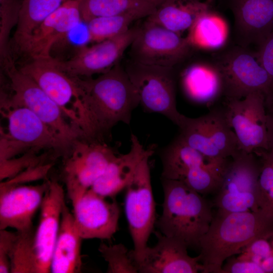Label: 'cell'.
I'll return each mask as SVG.
<instances>
[{"label": "cell", "mask_w": 273, "mask_h": 273, "mask_svg": "<svg viewBox=\"0 0 273 273\" xmlns=\"http://www.w3.org/2000/svg\"><path fill=\"white\" fill-rule=\"evenodd\" d=\"M131 146L126 154L116 155L89 189L104 197H112L131 180L136 168L149 148L145 149L138 137L131 134Z\"/></svg>", "instance_id": "23"}, {"label": "cell", "mask_w": 273, "mask_h": 273, "mask_svg": "<svg viewBox=\"0 0 273 273\" xmlns=\"http://www.w3.org/2000/svg\"><path fill=\"white\" fill-rule=\"evenodd\" d=\"M161 160L162 179L178 180L188 185L207 169L228 159L207 158L178 136L164 149Z\"/></svg>", "instance_id": "22"}, {"label": "cell", "mask_w": 273, "mask_h": 273, "mask_svg": "<svg viewBox=\"0 0 273 273\" xmlns=\"http://www.w3.org/2000/svg\"><path fill=\"white\" fill-rule=\"evenodd\" d=\"M222 109L239 149L251 153L268 150L265 96L255 92L241 99H225Z\"/></svg>", "instance_id": "12"}, {"label": "cell", "mask_w": 273, "mask_h": 273, "mask_svg": "<svg viewBox=\"0 0 273 273\" xmlns=\"http://www.w3.org/2000/svg\"><path fill=\"white\" fill-rule=\"evenodd\" d=\"M124 68L144 110L161 114L180 127L186 116L176 108L173 67L132 60Z\"/></svg>", "instance_id": "8"}, {"label": "cell", "mask_w": 273, "mask_h": 273, "mask_svg": "<svg viewBox=\"0 0 273 273\" xmlns=\"http://www.w3.org/2000/svg\"><path fill=\"white\" fill-rule=\"evenodd\" d=\"M179 128L178 136L209 159L227 160L241 150L222 108L212 110L198 118L186 117Z\"/></svg>", "instance_id": "11"}, {"label": "cell", "mask_w": 273, "mask_h": 273, "mask_svg": "<svg viewBox=\"0 0 273 273\" xmlns=\"http://www.w3.org/2000/svg\"><path fill=\"white\" fill-rule=\"evenodd\" d=\"M154 3L157 7L161 4L164 0H150Z\"/></svg>", "instance_id": "41"}, {"label": "cell", "mask_w": 273, "mask_h": 273, "mask_svg": "<svg viewBox=\"0 0 273 273\" xmlns=\"http://www.w3.org/2000/svg\"><path fill=\"white\" fill-rule=\"evenodd\" d=\"M82 238L75 227L74 219L66 203L61 215L60 230L54 246L50 272L77 273L82 266Z\"/></svg>", "instance_id": "24"}, {"label": "cell", "mask_w": 273, "mask_h": 273, "mask_svg": "<svg viewBox=\"0 0 273 273\" xmlns=\"http://www.w3.org/2000/svg\"><path fill=\"white\" fill-rule=\"evenodd\" d=\"M225 21L217 14L204 12L188 30L186 38L192 47L215 50L221 48L228 36Z\"/></svg>", "instance_id": "27"}, {"label": "cell", "mask_w": 273, "mask_h": 273, "mask_svg": "<svg viewBox=\"0 0 273 273\" xmlns=\"http://www.w3.org/2000/svg\"><path fill=\"white\" fill-rule=\"evenodd\" d=\"M68 0H23L13 40L18 49L47 17Z\"/></svg>", "instance_id": "29"}, {"label": "cell", "mask_w": 273, "mask_h": 273, "mask_svg": "<svg viewBox=\"0 0 273 273\" xmlns=\"http://www.w3.org/2000/svg\"><path fill=\"white\" fill-rule=\"evenodd\" d=\"M22 1L0 0V62L2 69L14 62L10 36L19 22Z\"/></svg>", "instance_id": "31"}, {"label": "cell", "mask_w": 273, "mask_h": 273, "mask_svg": "<svg viewBox=\"0 0 273 273\" xmlns=\"http://www.w3.org/2000/svg\"><path fill=\"white\" fill-rule=\"evenodd\" d=\"M91 42L87 23L82 21L58 40L52 47L51 52L55 49L57 53L67 50L75 51L76 53Z\"/></svg>", "instance_id": "35"}, {"label": "cell", "mask_w": 273, "mask_h": 273, "mask_svg": "<svg viewBox=\"0 0 273 273\" xmlns=\"http://www.w3.org/2000/svg\"><path fill=\"white\" fill-rule=\"evenodd\" d=\"M184 93L191 101L211 106L223 95L221 75L214 65L194 64L181 75Z\"/></svg>", "instance_id": "25"}, {"label": "cell", "mask_w": 273, "mask_h": 273, "mask_svg": "<svg viewBox=\"0 0 273 273\" xmlns=\"http://www.w3.org/2000/svg\"><path fill=\"white\" fill-rule=\"evenodd\" d=\"M213 0H211V2L213 1Z\"/></svg>", "instance_id": "43"}, {"label": "cell", "mask_w": 273, "mask_h": 273, "mask_svg": "<svg viewBox=\"0 0 273 273\" xmlns=\"http://www.w3.org/2000/svg\"><path fill=\"white\" fill-rule=\"evenodd\" d=\"M60 108L69 122L86 138L95 131L73 77L61 70L52 57L29 59L18 67Z\"/></svg>", "instance_id": "4"}, {"label": "cell", "mask_w": 273, "mask_h": 273, "mask_svg": "<svg viewBox=\"0 0 273 273\" xmlns=\"http://www.w3.org/2000/svg\"><path fill=\"white\" fill-rule=\"evenodd\" d=\"M267 113L268 150L273 155V100L265 103Z\"/></svg>", "instance_id": "40"}, {"label": "cell", "mask_w": 273, "mask_h": 273, "mask_svg": "<svg viewBox=\"0 0 273 273\" xmlns=\"http://www.w3.org/2000/svg\"><path fill=\"white\" fill-rule=\"evenodd\" d=\"M35 152L30 151L19 158L0 160L1 181L12 178L29 167L44 162L41 161V157L35 155Z\"/></svg>", "instance_id": "36"}, {"label": "cell", "mask_w": 273, "mask_h": 273, "mask_svg": "<svg viewBox=\"0 0 273 273\" xmlns=\"http://www.w3.org/2000/svg\"><path fill=\"white\" fill-rule=\"evenodd\" d=\"M99 251L107 263L108 273H137L138 263L132 251L122 244L114 245L101 243Z\"/></svg>", "instance_id": "34"}, {"label": "cell", "mask_w": 273, "mask_h": 273, "mask_svg": "<svg viewBox=\"0 0 273 273\" xmlns=\"http://www.w3.org/2000/svg\"><path fill=\"white\" fill-rule=\"evenodd\" d=\"M100 141H77L64 155L62 175L68 196L75 203L89 190L116 156Z\"/></svg>", "instance_id": "10"}, {"label": "cell", "mask_w": 273, "mask_h": 273, "mask_svg": "<svg viewBox=\"0 0 273 273\" xmlns=\"http://www.w3.org/2000/svg\"><path fill=\"white\" fill-rule=\"evenodd\" d=\"M272 232L273 216L262 209L235 212L217 210L200 241L202 272L221 273L228 258L241 253L253 241Z\"/></svg>", "instance_id": "1"}, {"label": "cell", "mask_w": 273, "mask_h": 273, "mask_svg": "<svg viewBox=\"0 0 273 273\" xmlns=\"http://www.w3.org/2000/svg\"><path fill=\"white\" fill-rule=\"evenodd\" d=\"M157 242L147 246L138 263L141 273H196L203 272L199 255L191 257L183 242L155 232Z\"/></svg>", "instance_id": "19"}, {"label": "cell", "mask_w": 273, "mask_h": 273, "mask_svg": "<svg viewBox=\"0 0 273 273\" xmlns=\"http://www.w3.org/2000/svg\"><path fill=\"white\" fill-rule=\"evenodd\" d=\"M214 65L221 75L225 99H241L260 92L265 101L273 99V85L256 52L236 47L217 56Z\"/></svg>", "instance_id": "6"}, {"label": "cell", "mask_w": 273, "mask_h": 273, "mask_svg": "<svg viewBox=\"0 0 273 273\" xmlns=\"http://www.w3.org/2000/svg\"><path fill=\"white\" fill-rule=\"evenodd\" d=\"M17 235V232L0 230V273L11 271L10 258Z\"/></svg>", "instance_id": "37"}, {"label": "cell", "mask_w": 273, "mask_h": 273, "mask_svg": "<svg viewBox=\"0 0 273 273\" xmlns=\"http://www.w3.org/2000/svg\"><path fill=\"white\" fill-rule=\"evenodd\" d=\"M48 180L40 185L0 187V230L12 228L19 232L33 228V219L40 208Z\"/></svg>", "instance_id": "17"}, {"label": "cell", "mask_w": 273, "mask_h": 273, "mask_svg": "<svg viewBox=\"0 0 273 273\" xmlns=\"http://www.w3.org/2000/svg\"><path fill=\"white\" fill-rule=\"evenodd\" d=\"M162 183L163 209L156 222L159 232L183 242L188 247H199L214 216L212 205L180 181L162 178Z\"/></svg>", "instance_id": "3"}, {"label": "cell", "mask_w": 273, "mask_h": 273, "mask_svg": "<svg viewBox=\"0 0 273 273\" xmlns=\"http://www.w3.org/2000/svg\"><path fill=\"white\" fill-rule=\"evenodd\" d=\"M259 61L268 73L273 85V30L258 47Z\"/></svg>", "instance_id": "39"}, {"label": "cell", "mask_w": 273, "mask_h": 273, "mask_svg": "<svg viewBox=\"0 0 273 273\" xmlns=\"http://www.w3.org/2000/svg\"><path fill=\"white\" fill-rule=\"evenodd\" d=\"M241 46L258 47L273 30V0H229Z\"/></svg>", "instance_id": "21"}, {"label": "cell", "mask_w": 273, "mask_h": 273, "mask_svg": "<svg viewBox=\"0 0 273 273\" xmlns=\"http://www.w3.org/2000/svg\"><path fill=\"white\" fill-rule=\"evenodd\" d=\"M72 205L75 227L82 240H109L118 230L120 211L116 201L89 189Z\"/></svg>", "instance_id": "16"}, {"label": "cell", "mask_w": 273, "mask_h": 273, "mask_svg": "<svg viewBox=\"0 0 273 273\" xmlns=\"http://www.w3.org/2000/svg\"><path fill=\"white\" fill-rule=\"evenodd\" d=\"M79 0H68L47 17L17 49L29 59L48 57L53 45L82 21Z\"/></svg>", "instance_id": "20"}, {"label": "cell", "mask_w": 273, "mask_h": 273, "mask_svg": "<svg viewBox=\"0 0 273 273\" xmlns=\"http://www.w3.org/2000/svg\"><path fill=\"white\" fill-rule=\"evenodd\" d=\"M65 203L62 186L56 180H48V186L40 207L38 225L34 235L37 273L50 272L51 258Z\"/></svg>", "instance_id": "18"}, {"label": "cell", "mask_w": 273, "mask_h": 273, "mask_svg": "<svg viewBox=\"0 0 273 273\" xmlns=\"http://www.w3.org/2000/svg\"><path fill=\"white\" fill-rule=\"evenodd\" d=\"M254 152L261 162L258 181V206L273 216V155L269 150L264 149H257Z\"/></svg>", "instance_id": "33"}, {"label": "cell", "mask_w": 273, "mask_h": 273, "mask_svg": "<svg viewBox=\"0 0 273 273\" xmlns=\"http://www.w3.org/2000/svg\"><path fill=\"white\" fill-rule=\"evenodd\" d=\"M138 28H130L116 37L80 49L66 60L53 58L61 70L72 77H90L105 73L119 63L125 50L130 47Z\"/></svg>", "instance_id": "15"}, {"label": "cell", "mask_w": 273, "mask_h": 273, "mask_svg": "<svg viewBox=\"0 0 273 273\" xmlns=\"http://www.w3.org/2000/svg\"><path fill=\"white\" fill-rule=\"evenodd\" d=\"M225 261L221 273H264L260 264L251 260L233 256Z\"/></svg>", "instance_id": "38"}, {"label": "cell", "mask_w": 273, "mask_h": 273, "mask_svg": "<svg viewBox=\"0 0 273 273\" xmlns=\"http://www.w3.org/2000/svg\"><path fill=\"white\" fill-rule=\"evenodd\" d=\"M209 6L200 0H164L146 20L181 34L209 10Z\"/></svg>", "instance_id": "26"}, {"label": "cell", "mask_w": 273, "mask_h": 273, "mask_svg": "<svg viewBox=\"0 0 273 273\" xmlns=\"http://www.w3.org/2000/svg\"><path fill=\"white\" fill-rule=\"evenodd\" d=\"M34 229L17 235L10 258L11 273H37Z\"/></svg>", "instance_id": "32"}, {"label": "cell", "mask_w": 273, "mask_h": 273, "mask_svg": "<svg viewBox=\"0 0 273 273\" xmlns=\"http://www.w3.org/2000/svg\"><path fill=\"white\" fill-rule=\"evenodd\" d=\"M211 0H206V2L208 3L209 4H210V3H211Z\"/></svg>", "instance_id": "42"}, {"label": "cell", "mask_w": 273, "mask_h": 273, "mask_svg": "<svg viewBox=\"0 0 273 273\" xmlns=\"http://www.w3.org/2000/svg\"><path fill=\"white\" fill-rule=\"evenodd\" d=\"M73 77L99 140L118 122L129 124L140 102L124 68L118 63L95 78Z\"/></svg>", "instance_id": "2"}, {"label": "cell", "mask_w": 273, "mask_h": 273, "mask_svg": "<svg viewBox=\"0 0 273 273\" xmlns=\"http://www.w3.org/2000/svg\"><path fill=\"white\" fill-rule=\"evenodd\" d=\"M79 10L82 20L104 16L140 13L146 16L152 14L157 6L150 0H80Z\"/></svg>", "instance_id": "28"}, {"label": "cell", "mask_w": 273, "mask_h": 273, "mask_svg": "<svg viewBox=\"0 0 273 273\" xmlns=\"http://www.w3.org/2000/svg\"><path fill=\"white\" fill-rule=\"evenodd\" d=\"M146 17L140 13L99 17L86 22L92 42H98L119 36L135 20Z\"/></svg>", "instance_id": "30"}, {"label": "cell", "mask_w": 273, "mask_h": 273, "mask_svg": "<svg viewBox=\"0 0 273 273\" xmlns=\"http://www.w3.org/2000/svg\"><path fill=\"white\" fill-rule=\"evenodd\" d=\"M80 1V0H79Z\"/></svg>", "instance_id": "45"}, {"label": "cell", "mask_w": 273, "mask_h": 273, "mask_svg": "<svg viewBox=\"0 0 273 273\" xmlns=\"http://www.w3.org/2000/svg\"><path fill=\"white\" fill-rule=\"evenodd\" d=\"M3 69L9 80L12 93L9 95L1 89V101L30 109L72 144L85 139L83 133L68 121L59 106L31 78L22 73L15 62Z\"/></svg>", "instance_id": "5"}, {"label": "cell", "mask_w": 273, "mask_h": 273, "mask_svg": "<svg viewBox=\"0 0 273 273\" xmlns=\"http://www.w3.org/2000/svg\"><path fill=\"white\" fill-rule=\"evenodd\" d=\"M261 169L254 153L240 150L232 157L223 174L213 201L217 210L224 212L255 211L258 181Z\"/></svg>", "instance_id": "7"}, {"label": "cell", "mask_w": 273, "mask_h": 273, "mask_svg": "<svg viewBox=\"0 0 273 273\" xmlns=\"http://www.w3.org/2000/svg\"></svg>", "instance_id": "44"}, {"label": "cell", "mask_w": 273, "mask_h": 273, "mask_svg": "<svg viewBox=\"0 0 273 273\" xmlns=\"http://www.w3.org/2000/svg\"><path fill=\"white\" fill-rule=\"evenodd\" d=\"M129 47L134 62L173 67L186 58L192 47L181 34L146 20Z\"/></svg>", "instance_id": "13"}, {"label": "cell", "mask_w": 273, "mask_h": 273, "mask_svg": "<svg viewBox=\"0 0 273 273\" xmlns=\"http://www.w3.org/2000/svg\"><path fill=\"white\" fill-rule=\"evenodd\" d=\"M1 112L8 121V133L3 132L21 151L49 149L64 155L73 144L70 143L47 125L26 107L11 106L1 101Z\"/></svg>", "instance_id": "14"}, {"label": "cell", "mask_w": 273, "mask_h": 273, "mask_svg": "<svg viewBox=\"0 0 273 273\" xmlns=\"http://www.w3.org/2000/svg\"><path fill=\"white\" fill-rule=\"evenodd\" d=\"M154 152L153 147L149 148L125 188V212L133 243L132 251L138 264L156 222L149 163Z\"/></svg>", "instance_id": "9"}]
</instances>
